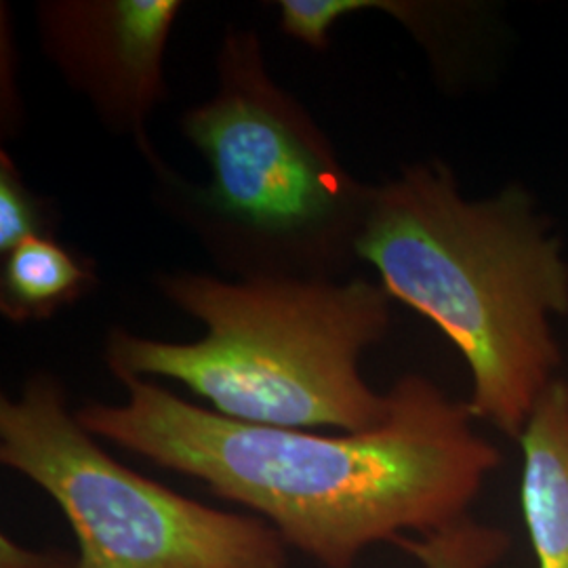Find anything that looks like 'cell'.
Returning <instances> with one entry per match:
<instances>
[{
  "label": "cell",
  "instance_id": "cell-7",
  "mask_svg": "<svg viewBox=\"0 0 568 568\" xmlns=\"http://www.w3.org/2000/svg\"><path fill=\"white\" fill-rule=\"evenodd\" d=\"M520 511L537 568H568V384L549 387L518 436Z\"/></svg>",
  "mask_w": 568,
  "mask_h": 568
},
{
  "label": "cell",
  "instance_id": "cell-4",
  "mask_svg": "<svg viewBox=\"0 0 568 568\" xmlns=\"http://www.w3.org/2000/svg\"><path fill=\"white\" fill-rule=\"evenodd\" d=\"M215 68V95L180 121L209 183L166 169L164 203L239 278L339 281L356 262L373 185L347 173L318 122L272 79L253 30L227 26Z\"/></svg>",
  "mask_w": 568,
  "mask_h": 568
},
{
  "label": "cell",
  "instance_id": "cell-8",
  "mask_svg": "<svg viewBox=\"0 0 568 568\" xmlns=\"http://www.w3.org/2000/svg\"><path fill=\"white\" fill-rule=\"evenodd\" d=\"M98 283L95 264L53 236H34L2 255L0 312L11 323L47 321Z\"/></svg>",
  "mask_w": 568,
  "mask_h": 568
},
{
  "label": "cell",
  "instance_id": "cell-5",
  "mask_svg": "<svg viewBox=\"0 0 568 568\" xmlns=\"http://www.w3.org/2000/svg\"><path fill=\"white\" fill-rule=\"evenodd\" d=\"M0 462L55 501L79 568H288L262 518L211 508L114 459L49 373L0 400Z\"/></svg>",
  "mask_w": 568,
  "mask_h": 568
},
{
  "label": "cell",
  "instance_id": "cell-12",
  "mask_svg": "<svg viewBox=\"0 0 568 568\" xmlns=\"http://www.w3.org/2000/svg\"><path fill=\"white\" fill-rule=\"evenodd\" d=\"M0 568H79V558L61 549H30L13 537H0Z\"/></svg>",
  "mask_w": 568,
  "mask_h": 568
},
{
  "label": "cell",
  "instance_id": "cell-6",
  "mask_svg": "<svg viewBox=\"0 0 568 568\" xmlns=\"http://www.w3.org/2000/svg\"><path fill=\"white\" fill-rule=\"evenodd\" d=\"M180 0H44L37 26L44 55L103 124L131 138L156 175L166 171L148 124L166 100L164 53Z\"/></svg>",
  "mask_w": 568,
  "mask_h": 568
},
{
  "label": "cell",
  "instance_id": "cell-9",
  "mask_svg": "<svg viewBox=\"0 0 568 568\" xmlns=\"http://www.w3.org/2000/svg\"><path fill=\"white\" fill-rule=\"evenodd\" d=\"M422 568H495L511 548L506 528L466 516L424 537H398L394 544Z\"/></svg>",
  "mask_w": 568,
  "mask_h": 568
},
{
  "label": "cell",
  "instance_id": "cell-1",
  "mask_svg": "<svg viewBox=\"0 0 568 568\" xmlns=\"http://www.w3.org/2000/svg\"><path fill=\"white\" fill-rule=\"evenodd\" d=\"M119 382L122 405L74 410L89 434L201 480L323 568H354L377 544L455 525L504 466L467 403L419 373L387 389L379 426L344 434L243 424L156 382Z\"/></svg>",
  "mask_w": 568,
  "mask_h": 568
},
{
  "label": "cell",
  "instance_id": "cell-10",
  "mask_svg": "<svg viewBox=\"0 0 568 568\" xmlns=\"http://www.w3.org/2000/svg\"><path fill=\"white\" fill-rule=\"evenodd\" d=\"M358 11L389 13L417 32L424 26L422 18L432 11L417 2H387V0H281L278 16L281 30L286 37L302 42L314 51L328 49V32L337 21Z\"/></svg>",
  "mask_w": 568,
  "mask_h": 568
},
{
  "label": "cell",
  "instance_id": "cell-2",
  "mask_svg": "<svg viewBox=\"0 0 568 568\" xmlns=\"http://www.w3.org/2000/svg\"><path fill=\"white\" fill-rule=\"evenodd\" d=\"M356 260L457 347L476 422L518 440L560 382L554 323L568 316L565 244L527 187L467 199L447 163L408 164L371 187Z\"/></svg>",
  "mask_w": 568,
  "mask_h": 568
},
{
  "label": "cell",
  "instance_id": "cell-3",
  "mask_svg": "<svg viewBox=\"0 0 568 568\" xmlns=\"http://www.w3.org/2000/svg\"><path fill=\"white\" fill-rule=\"evenodd\" d=\"M156 286L206 328L169 344L112 328L110 373L171 379L217 415L253 426L363 432L389 413V396L366 384L361 361L392 326V297L363 278H236L199 272L156 276Z\"/></svg>",
  "mask_w": 568,
  "mask_h": 568
},
{
  "label": "cell",
  "instance_id": "cell-11",
  "mask_svg": "<svg viewBox=\"0 0 568 568\" xmlns=\"http://www.w3.org/2000/svg\"><path fill=\"white\" fill-rule=\"evenodd\" d=\"M58 213L51 203L32 192L21 178L13 159L0 154V251L9 253L13 246L34 239L53 236Z\"/></svg>",
  "mask_w": 568,
  "mask_h": 568
}]
</instances>
